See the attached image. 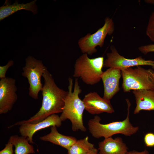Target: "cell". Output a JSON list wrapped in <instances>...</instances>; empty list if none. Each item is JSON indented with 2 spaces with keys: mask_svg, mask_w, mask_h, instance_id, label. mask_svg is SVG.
Returning <instances> with one entry per match:
<instances>
[{
  "mask_svg": "<svg viewBox=\"0 0 154 154\" xmlns=\"http://www.w3.org/2000/svg\"><path fill=\"white\" fill-rule=\"evenodd\" d=\"M121 76V69L119 68H109L103 72L101 78L104 87V98L110 100L119 91Z\"/></svg>",
  "mask_w": 154,
  "mask_h": 154,
  "instance_id": "obj_12",
  "label": "cell"
},
{
  "mask_svg": "<svg viewBox=\"0 0 154 154\" xmlns=\"http://www.w3.org/2000/svg\"><path fill=\"white\" fill-rule=\"evenodd\" d=\"M87 154H100L98 152V149L95 148H94L92 149L89 153Z\"/></svg>",
  "mask_w": 154,
  "mask_h": 154,
  "instance_id": "obj_25",
  "label": "cell"
},
{
  "mask_svg": "<svg viewBox=\"0 0 154 154\" xmlns=\"http://www.w3.org/2000/svg\"><path fill=\"white\" fill-rule=\"evenodd\" d=\"M144 141L146 146L154 147V133L149 132L145 134L144 138Z\"/></svg>",
  "mask_w": 154,
  "mask_h": 154,
  "instance_id": "obj_20",
  "label": "cell"
},
{
  "mask_svg": "<svg viewBox=\"0 0 154 154\" xmlns=\"http://www.w3.org/2000/svg\"><path fill=\"white\" fill-rule=\"evenodd\" d=\"M62 122L60 117L56 114H54L38 123H32L21 121L11 125L8 128L19 125V131L21 135L27 138L30 144H33L34 143L33 137L35 133L39 130L50 126H55L57 127H59L62 125Z\"/></svg>",
  "mask_w": 154,
  "mask_h": 154,
  "instance_id": "obj_9",
  "label": "cell"
},
{
  "mask_svg": "<svg viewBox=\"0 0 154 154\" xmlns=\"http://www.w3.org/2000/svg\"><path fill=\"white\" fill-rule=\"evenodd\" d=\"M13 145L9 141L5 145V147L0 151V154H14Z\"/></svg>",
  "mask_w": 154,
  "mask_h": 154,
  "instance_id": "obj_23",
  "label": "cell"
},
{
  "mask_svg": "<svg viewBox=\"0 0 154 154\" xmlns=\"http://www.w3.org/2000/svg\"><path fill=\"white\" fill-rule=\"evenodd\" d=\"M145 2L147 3L154 5V0H147Z\"/></svg>",
  "mask_w": 154,
  "mask_h": 154,
  "instance_id": "obj_26",
  "label": "cell"
},
{
  "mask_svg": "<svg viewBox=\"0 0 154 154\" xmlns=\"http://www.w3.org/2000/svg\"><path fill=\"white\" fill-rule=\"evenodd\" d=\"M94 148L89 141V137L77 140L67 150L68 154H87Z\"/></svg>",
  "mask_w": 154,
  "mask_h": 154,
  "instance_id": "obj_18",
  "label": "cell"
},
{
  "mask_svg": "<svg viewBox=\"0 0 154 154\" xmlns=\"http://www.w3.org/2000/svg\"><path fill=\"white\" fill-rule=\"evenodd\" d=\"M50 132L48 134L40 137V139L44 141L50 142L58 145L68 150L77 140L72 136L65 135L60 133L56 126L50 127Z\"/></svg>",
  "mask_w": 154,
  "mask_h": 154,
  "instance_id": "obj_15",
  "label": "cell"
},
{
  "mask_svg": "<svg viewBox=\"0 0 154 154\" xmlns=\"http://www.w3.org/2000/svg\"><path fill=\"white\" fill-rule=\"evenodd\" d=\"M122 87L124 92L139 90H154V70L141 66L121 69Z\"/></svg>",
  "mask_w": 154,
  "mask_h": 154,
  "instance_id": "obj_4",
  "label": "cell"
},
{
  "mask_svg": "<svg viewBox=\"0 0 154 154\" xmlns=\"http://www.w3.org/2000/svg\"><path fill=\"white\" fill-rule=\"evenodd\" d=\"M126 100L127 105V113L124 120L103 124L100 122L101 119L100 117L96 115L89 120L88 129L93 137L97 139L101 137L106 138L117 134L130 136L137 132L139 127L134 126L130 121L129 116L131 104L128 99Z\"/></svg>",
  "mask_w": 154,
  "mask_h": 154,
  "instance_id": "obj_3",
  "label": "cell"
},
{
  "mask_svg": "<svg viewBox=\"0 0 154 154\" xmlns=\"http://www.w3.org/2000/svg\"><path fill=\"white\" fill-rule=\"evenodd\" d=\"M15 147V154H31L35 153L33 146L27 138L15 135L11 136L9 141Z\"/></svg>",
  "mask_w": 154,
  "mask_h": 154,
  "instance_id": "obj_17",
  "label": "cell"
},
{
  "mask_svg": "<svg viewBox=\"0 0 154 154\" xmlns=\"http://www.w3.org/2000/svg\"><path fill=\"white\" fill-rule=\"evenodd\" d=\"M136 106L134 110L135 114L141 110H154V90H133Z\"/></svg>",
  "mask_w": 154,
  "mask_h": 154,
  "instance_id": "obj_13",
  "label": "cell"
},
{
  "mask_svg": "<svg viewBox=\"0 0 154 154\" xmlns=\"http://www.w3.org/2000/svg\"><path fill=\"white\" fill-rule=\"evenodd\" d=\"M14 64V62L12 60L8 61L7 64L3 66H0V78L1 79L6 77V74L9 68L12 66Z\"/></svg>",
  "mask_w": 154,
  "mask_h": 154,
  "instance_id": "obj_21",
  "label": "cell"
},
{
  "mask_svg": "<svg viewBox=\"0 0 154 154\" xmlns=\"http://www.w3.org/2000/svg\"><path fill=\"white\" fill-rule=\"evenodd\" d=\"M126 154H149V152L146 149L141 152H138L134 150L128 151Z\"/></svg>",
  "mask_w": 154,
  "mask_h": 154,
  "instance_id": "obj_24",
  "label": "cell"
},
{
  "mask_svg": "<svg viewBox=\"0 0 154 154\" xmlns=\"http://www.w3.org/2000/svg\"><path fill=\"white\" fill-rule=\"evenodd\" d=\"M146 34L151 40L154 42V12L149 18L146 28Z\"/></svg>",
  "mask_w": 154,
  "mask_h": 154,
  "instance_id": "obj_19",
  "label": "cell"
},
{
  "mask_svg": "<svg viewBox=\"0 0 154 154\" xmlns=\"http://www.w3.org/2000/svg\"><path fill=\"white\" fill-rule=\"evenodd\" d=\"M114 30V22L112 19L106 17L103 26L96 32L88 33L79 39L78 44L81 52L83 53L91 55L96 52V47H102L104 45L106 37L112 34Z\"/></svg>",
  "mask_w": 154,
  "mask_h": 154,
  "instance_id": "obj_7",
  "label": "cell"
},
{
  "mask_svg": "<svg viewBox=\"0 0 154 154\" xmlns=\"http://www.w3.org/2000/svg\"><path fill=\"white\" fill-rule=\"evenodd\" d=\"M111 51L107 54L104 61V67L121 69L134 66L147 65L154 69V60H146L139 56L134 59H128L120 55L113 46L110 47Z\"/></svg>",
  "mask_w": 154,
  "mask_h": 154,
  "instance_id": "obj_8",
  "label": "cell"
},
{
  "mask_svg": "<svg viewBox=\"0 0 154 154\" xmlns=\"http://www.w3.org/2000/svg\"><path fill=\"white\" fill-rule=\"evenodd\" d=\"M98 149L100 154H126L128 151L126 144L118 137L105 138L99 142Z\"/></svg>",
  "mask_w": 154,
  "mask_h": 154,
  "instance_id": "obj_14",
  "label": "cell"
},
{
  "mask_svg": "<svg viewBox=\"0 0 154 154\" xmlns=\"http://www.w3.org/2000/svg\"><path fill=\"white\" fill-rule=\"evenodd\" d=\"M139 50L144 54L150 52H154V44L142 46L139 47Z\"/></svg>",
  "mask_w": 154,
  "mask_h": 154,
  "instance_id": "obj_22",
  "label": "cell"
},
{
  "mask_svg": "<svg viewBox=\"0 0 154 154\" xmlns=\"http://www.w3.org/2000/svg\"><path fill=\"white\" fill-rule=\"evenodd\" d=\"M85 110L92 115L103 112L112 114L114 112L110 100L101 97L96 92H90L84 96L82 100Z\"/></svg>",
  "mask_w": 154,
  "mask_h": 154,
  "instance_id": "obj_11",
  "label": "cell"
},
{
  "mask_svg": "<svg viewBox=\"0 0 154 154\" xmlns=\"http://www.w3.org/2000/svg\"><path fill=\"white\" fill-rule=\"evenodd\" d=\"M37 0L27 3H20L18 1H15L12 4H5L0 8V20L11 15L20 10H25L31 11L34 15L38 13V9L36 4Z\"/></svg>",
  "mask_w": 154,
  "mask_h": 154,
  "instance_id": "obj_16",
  "label": "cell"
},
{
  "mask_svg": "<svg viewBox=\"0 0 154 154\" xmlns=\"http://www.w3.org/2000/svg\"><path fill=\"white\" fill-rule=\"evenodd\" d=\"M46 67L42 61L32 56H28L25 59L22 75L27 79L29 85V95L35 100L38 99V93L42 90L41 77Z\"/></svg>",
  "mask_w": 154,
  "mask_h": 154,
  "instance_id": "obj_6",
  "label": "cell"
},
{
  "mask_svg": "<svg viewBox=\"0 0 154 154\" xmlns=\"http://www.w3.org/2000/svg\"><path fill=\"white\" fill-rule=\"evenodd\" d=\"M42 76L44 85L41 90L42 96L41 106L34 115L28 120L22 121L35 123L43 121L51 115L62 112L68 91L57 86L46 67Z\"/></svg>",
  "mask_w": 154,
  "mask_h": 154,
  "instance_id": "obj_1",
  "label": "cell"
},
{
  "mask_svg": "<svg viewBox=\"0 0 154 154\" xmlns=\"http://www.w3.org/2000/svg\"><path fill=\"white\" fill-rule=\"evenodd\" d=\"M15 80L6 77L0 80V114L11 110L18 99Z\"/></svg>",
  "mask_w": 154,
  "mask_h": 154,
  "instance_id": "obj_10",
  "label": "cell"
},
{
  "mask_svg": "<svg viewBox=\"0 0 154 154\" xmlns=\"http://www.w3.org/2000/svg\"><path fill=\"white\" fill-rule=\"evenodd\" d=\"M104 62L103 57L91 58L83 53L75 62L73 76L80 78L87 84H96L101 79Z\"/></svg>",
  "mask_w": 154,
  "mask_h": 154,
  "instance_id": "obj_5",
  "label": "cell"
},
{
  "mask_svg": "<svg viewBox=\"0 0 154 154\" xmlns=\"http://www.w3.org/2000/svg\"><path fill=\"white\" fill-rule=\"evenodd\" d=\"M68 82V93L60 117L62 121L67 119L70 120L72 123V129L73 131L80 130L85 132L86 129L84 125L83 120L85 106L82 100L79 97L82 90L77 78L75 80L73 90V79L69 77Z\"/></svg>",
  "mask_w": 154,
  "mask_h": 154,
  "instance_id": "obj_2",
  "label": "cell"
}]
</instances>
